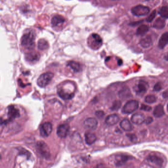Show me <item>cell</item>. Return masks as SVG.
<instances>
[{
	"label": "cell",
	"instance_id": "cell-1",
	"mask_svg": "<svg viewBox=\"0 0 168 168\" xmlns=\"http://www.w3.org/2000/svg\"><path fill=\"white\" fill-rule=\"evenodd\" d=\"M35 36L32 32L25 33L21 38V44L28 49H32L35 46Z\"/></svg>",
	"mask_w": 168,
	"mask_h": 168
},
{
	"label": "cell",
	"instance_id": "cell-2",
	"mask_svg": "<svg viewBox=\"0 0 168 168\" xmlns=\"http://www.w3.org/2000/svg\"><path fill=\"white\" fill-rule=\"evenodd\" d=\"M54 77V74L52 72H46L41 74L38 78L37 85L40 87H45L50 83Z\"/></svg>",
	"mask_w": 168,
	"mask_h": 168
},
{
	"label": "cell",
	"instance_id": "cell-3",
	"mask_svg": "<svg viewBox=\"0 0 168 168\" xmlns=\"http://www.w3.org/2000/svg\"><path fill=\"white\" fill-rule=\"evenodd\" d=\"M20 116V112L18 109L14 105H10L8 108V119L5 121H1V123H7L9 122L13 121L16 118Z\"/></svg>",
	"mask_w": 168,
	"mask_h": 168
},
{
	"label": "cell",
	"instance_id": "cell-4",
	"mask_svg": "<svg viewBox=\"0 0 168 168\" xmlns=\"http://www.w3.org/2000/svg\"><path fill=\"white\" fill-rule=\"evenodd\" d=\"M36 148L39 154L43 157L48 159L50 157V151L47 144L45 142L39 141L36 144Z\"/></svg>",
	"mask_w": 168,
	"mask_h": 168
},
{
	"label": "cell",
	"instance_id": "cell-5",
	"mask_svg": "<svg viewBox=\"0 0 168 168\" xmlns=\"http://www.w3.org/2000/svg\"><path fill=\"white\" fill-rule=\"evenodd\" d=\"M139 102L135 100L128 101L126 103L122 108V112L125 114H131L138 108Z\"/></svg>",
	"mask_w": 168,
	"mask_h": 168
},
{
	"label": "cell",
	"instance_id": "cell-6",
	"mask_svg": "<svg viewBox=\"0 0 168 168\" xmlns=\"http://www.w3.org/2000/svg\"><path fill=\"white\" fill-rule=\"evenodd\" d=\"M150 11V8L148 7L143 5H136L131 9L133 14L137 16H145L148 14Z\"/></svg>",
	"mask_w": 168,
	"mask_h": 168
},
{
	"label": "cell",
	"instance_id": "cell-7",
	"mask_svg": "<svg viewBox=\"0 0 168 168\" xmlns=\"http://www.w3.org/2000/svg\"><path fill=\"white\" fill-rule=\"evenodd\" d=\"M53 127L52 125L49 122L43 123L40 127V135L43 138H46L52 133Z\"/></svg>",
	"mask_w": 168,
	"mask_h": 168
},
{
	"label": "cell",
	"instance_id": "cell-8",
	"mask_svg": "<svg viewBox=\"0 0 168 168\" xmlns=\"http://www.w3.org/2000/svg\"><path fill=\"white\" fill-rule=\"evenodd\" d=\"M70 129L68 124H62L59 126L57 130V134L60 138H65L68 136Z\"/></svg>",
	"mask_w": 168,
	"mask_h": 168
},
{
	"label": "cell",
	"instance_id": "cell-9",
	"mask_svg": "<svg viewBox=\"0 0 168 168\" xmlns=\"http://www.w3.org/2000/svg\"><path fill=\"white\" fill-rule=\"evenodd\" d=\"M147 161L151 164H154L155 165L161 166L163 164V159L162 158L157 155L156 154H151L147 158Z\"/></svg>",
	"mask_w": 168,
	"mask_h": 168
},
{
	"label": "cell",
	"instance_id": "cell-10",
	"mask_svg": "<svg viewBox=\"0 0 168 168\" xmlns=\"http://www.w3.org/2000/svg\"><path fill=\"white\" fill-rule=\"evenodd\" d=\"M84 125L87 128L90 130H95L98 125V122L94 118H89L87 119L84 122Z\"/></svg>",
	"mask_w": 168,
	"mask_h": 168
},
{
	"label": "cell",
	"instance_id": "cell-11",
	"mask_svg": "<svg viewBox=\"0 0 168 168\" xmlns=\"http://www.w3.org/2000/svg\"><path fill=\"white\" fill-rule=\"evenodd\" d=\"M145 117L141 113H137L134 114L131 118V122L135 125H141L145 122Z\"/></svg>",
	"mask_w": 168,
	"mask_h": 168
},
{
	"label": "cell",
	"instance_id": "cell-12",
	"mask_svg": "<svg viewBox=\"0 0 168 168\" xmlns=\"http://www.w3.org/2000/svg\"><path fill=\"white\" fill-rule=\"evenodd\" d=\"M119 118L116 114L110 115L106 118L105 123L108 125L113 126L116 125L119 122Z\"/></svg>",
	"mask_w": 168,
	"mask_h": 168
},
{
	"label": "cell",
	"instance_id": "cell-13",
	"mask_svg": "<svg viewBox=\"0 0 168 168\" xmlns=\"http://www.w3.org/2000/svg\"><path fill=\"white\" fill-rule=\"evenodd\" d=\"M85 142L88 145H91L97 140V136L95 134L90 132L86 133L85 135Z\"/></svg>",
	"mask_w": 168,
	"mask_h": 168
},
{
	"label": "cell",
	"instance_id": "cell-14",
	"mask_svg": "<svg viewBox=\"0 0 168 168\" xmlns=\"http://www.w3.org/2000/svg\"><path fill=\"white\" fill-rule=\"evenodd\" d=\"M152 38L151 36H147L146 37H144L140 41V44L142 47L144 48L150 47L152 45Z\"/></svg>",
	"mask_w": 168,
	"mask_h": 168
},
{
	"label": "cell",
	"instance_id": "cell-15",
	"mask_svg": "<svg viewBox=\"0 0 168 168\" xmlns=\"http://www.w3.org/2000/svg\"><path fill=\"white\" fill-rule=\"evenodd\" d=\"M120 126L123 130L130 131L132 130L133 126L128 119H124L120 123Z\"/></svg>",
	"mask_w": 168,
	"mask_h": 168
},
{
	"label": "cell",
	"instance_id": "cell-16",
	"mask_svg": "<svg viewBox=\"0 0 168 168\" xmlns=\"http://www.w3.org/2000/svg\"><path fill=\"white\" fill-rule=\"evenodd\" d=\"M59 97L64 100H70L74 97V94L66 92L62 89H60L58 91Z\"/></svg>",
	"mask_w": 168,
	"mask_h": 168
},
{
	"label": "cell",
	"instance_id": "cell-17",
	"mask_svg": "<svg viewBox=\"0 0 168 168\" xmlns=\"http://www.w3.org/2000/svg\"><path fill=\"white\" fill-rule=\"evenodd\" d=\"M168 43V32H166L162 35L159 40L158 46L160 49H163Z\"/></svg>",
	"mask_w": 168,
	"mask_h": 168
},
{
	"label": "cell",
	"instance_id": "cell-18",
	"mask_svg": "<svg viewBox=\"0 0 168 168\" xmlns=\"http://www.w3.org/2000/svg\"><path fill=\"white\" fill-rule=\"evenodd\" d=\"M26 59L30 62H34L39 61L40 55L36 52H30L27 53L25 56Z\"/></svg>",
	"mask_w": 168,
	"mask_h": 168
},
{
	"label": "cell",
	"instance_id": "cell-19",
	"mask_svg": "<svg viewBox=\"0 0 168 168\" xmlns=\"http://www.w3.org/2000/svg\"><path fill=\"white\" fill-rule=\"evenodd\" d=\"M165 114L164 107L162 105H158L154 108V115L156 118H160L163 116Z\"/></svg>",
	"mask_w": 168,
	"mask_h": 168
},
{
	"label": "cell",
	"instance_id": "cell-20",
	"mask_svg": "<svg viewBox=\"0 0 168 168\" xmlns=\"http://www.w3.org/2000/svg\"><path fill=\"white\" fill-rule=\"evenodd\" d=\"M68 66L71 68L75 72L81 71L82 70V67L79 63L75 62V61H70L68 62Z\"/></svg>",
	"mask_w": 168,
	"mask_h": 168
},
{
	"label": "cell",
	"instance_id": "cell-21",
	"mask_svg": "<svg viewBox=\"0 0 168 168\" xmlns=\"http://www.w3.org/2000/svg\"><path fill=\"white\" fill-rule=\"evenodd\" d=\"M65 21V18L62 16L61 15H56L54 16L52 18L51 23L53 26H57L60 24H62Z\"/></svg>",
	"mask_w": 168,
	"mask_h": 168
},
{
	"label": "cell",
	"instance_id": "cell-22",
	"mask_svg": "<svg viewBox=\"0 0 168 168\" xmlns=\"http://www.w3.org/2000/svg\"><path fill=\"white\" fill-rule=\"evenodd\" d=\"M129 159V156L125 155H118L116 158V164L118 166H122L125 164Z\"/></svg>",
	"mask_w": 168,
	"mask_h": 168
},
{
	"label": "cell",
	"instance_id": "cell-23",
	"mask_svg": "<svg viewBox=\"0 0 168 168\" xmlns=\"http://www.w3.org/2000/svg\"><path fill=\"white\" fill-rule=\"evenodd\" d=\"M165 26V21L163 19L159 18L155 20L153 24L154 28L157 29H162L164 28Z\"/></svg>",
	"mask_w": 168,
	"mask_h": 168
},
{
	"label": "cell",
	"instance_id": "cell-24",
	"mask_svg": "<svg viewBox=\"0 0 168 168\" xmlns=\"http://www.w3.org/2000/svg\"><path fill=\"white\" fill-rule=\"evenodd\" d=\"M147 90V87L145 82L144 81H140L139 82V84L137 86V93L139 94H144L146 93Z\"/></svg>",
	"mask_w": 168,
	"mask_h": 168
},
{
	"label": "cell",
	"instance_id": "cell-25",
	"mask_svg": "<svg viewBox=\"0 0 168 168\" xmlns=\"http://www.w3.org/2000/svg\"><path fill=\"white\" fill-rule=\"evenodd\" d=\"M37 46L38 48L40 50H45L49 48V43L47 41L44 39H40L38 41Z\"/></svg>",
	"mask_w": 168,
	"mask_h": 168
},
{
	"label": "cell",
	"instance_id": "cell-26",
	"mask_svg": "<svg viewBox=\"0 0 168 168\" xmlns=\"http://www.w3.org/2000/svg\"><path fill=\"white\" fill-rule=\"evenodd\" d=\"M149 28L146 25H142L139 27V28L137 30V35L138 36H143L146 34L147 32H148Z\"/></svg>",
	"mask_w": 168,
	"mask_h": 168
},
{
	"label": "cell",
	"instance_id": "cell-27",
	"mask_svg": "<svg viewBox=\"0 0 168 168\" xmlns=\"http://www.w3.org/2000/svg\"><path fill=\"white\" fill-rule=\"evenodd\" d=\"M131 95L130 91L128 88L122 89L119 93V97L122 99L129 98L131 97Z\"/></svg>",
	"mask_w": 168,
	"mask_h": 168
},
{
	"label": "cell",
	"instance_id": "cell-28",
	"mask_svg": "<svg viewBox=\"0 0 168 168\" xmlns=\"http://www.w3.org/2000/svg\"><path fill=\"white\" fill-rule=\"evenodd\" d=\"M159 14L161 17L165 18H168V7H163L160 9Z\"/></svg>",
	"mask_w": 168,
	"mask_h": 168
},
{
	"label": "cell",
	"instance_id": "cell-29",
	"mask_svg": "<svg viewBox=\"0 0 168 168\" xmlns=\"http://www.w3.org/2000/svg\"><path fill=\"white\" fill-rule=\"evenodd\" d=\"M156 100L157 98L155 95H147L145 98V102L148 104L154 103L156 102Z\"/></svg>",
	"mask_w": 168,
	"mask_h": 168
},
{
	"label": "cell",
	"instance_id": "cell-30",
	"mask_svg": "<svg viewBox=\"0 0 168 168\" xmlns=\"http://www.w3.org/2000/svg\"><path fill=\"white\" fill-rule=\"evenodd\" d=\"M122 106V102L120 100H116L113 102L111 107L112 111H116L119 109Z\"/></svg>",
	"mask_w": 168,
	"mask_h": 168
},
{
	"label": "cell",
	"instance_id": "cell-31",
	"mask_svg": "<svg viewBox=\"0 0 168 168\" xmlns=\"http://www.w3.org/2000/svg\"><path fill=\"white\" fill-rule=\"evenodd\" d=\"M91 36L93 37V40H94V42L96 43L97 45H101L102 43V39L100 36L97 33H93L91 35Z\"/></svg>",
	"mask_w": 168,
	"mask_h": 168
},
{
	"label": "cell",
	"instance_id": "cell-32",
	"mask_svg": "<svg viewBox=\"0 0 168 168\" xmlns=\"http://www.w3.org/2000/svg\"><path fill=\"white\" fill-rule=\"evenodd\" d=\"M155 15H156V11H152L151 14H150V15L147 17V22H152L154 20V18H155Z\"/></svg>",
	"mask_w": 168,
	"mask_h": 168
},
{
	"label": "cell",
	"instance_id": "cell-33",
	"mask_svg": "<svg viewBox=\"0 0 168 168\" xmlns=\"http://www.w3.org/2000/svg\"><path fill=\"white\" fill-rule=\"evenodd\" d=\"M95 114L96 116L99 119H102L105 116L104 112L102 111H97L95 112Z\"/></svg>",
	"mask_w": 168,
	"mask_h": 168
},
{
	"label": "cell",
	"instance_id": "cell-34",
	"mask_svg": "<svg viewBox=\"0 0 168 168\" xmlns=\"http://www.w3.org/2000/svg\"><path fill=\"white\" fill-rule=\"evenodd\" d=\"M152 109L150 106H147V105L142 104L141 107V110L149 112Z\"/></svg>",
	"mask_w": 168,
	"mask_h": 168
},
{
	"label": "cell",
	"instance_id": "cell-35",
	"mask_svg": "<svg viewBox=\"0 0 168 168\" xmlns=\"http://www.w3.org/2000/svg\"><path fill=\"white\" fill-rule=\"evenodd\" d=\"M162 90L161 84L160 83H157L154 87V90L156 91H159Z\"/></svg>",
	"mask_w": 168,
	"mask_h": 168
},
{
	"label": "cell",
	"instance_id": "cell-36",
	"mask_svg": "<svg viewBox=\"0 0 168 168\" xmlns=\"http://www.w3.org/2000/svg\"><path fill=\"white\" fill-rule=\"evenodd\" d=\"M152 122H153V119L151 117H148V118H147V119H145V122L147 125L150 124Z\"/></svg>",
	"mask_w": 168,
	"mask_h": 168
},
{
	"label": "cell",
	"instance_id": "cell-37",
	"mask_svg": "<svg viewBox=\"0 0 168 168\" xmlns=\"http://www.w3.org/2000/svg\"><path fill=\"white\" fill-rule=\"evenodd\" d=\"M94 168H107L106 165H105L103 164H99L95 166Z\"/></svg>",
	"mask_w": 168,
	"mask_h": 168
},
{
	"label": "cell",
	"instance_id": "cell-38",
	"mask_svg": "<svg viewBox=\"0 0 168 168\" xmlns=\"http://www.w3.org/2000/svg\"><path fill=\"white\" fill-rule=\"evenodd\" d=\"M128 135V136L130 137V139L132 141H134V140H135V139H136V137L134 135H133V134H129V135Z\"/></svg>",
	"mask_w": 168,
	"mask_h": 168
},
{
	"label": "cell",
	"instance_id": "cell-39",
	"mask_svg": "<svg viewBox=\"0 0 168 168\" xmlns=\"http://www.w3.org/2000/svg\"><path fill=\"white\" fill-rule=\"evenodd\" d=\"M163 98H167L168 97V91H164L163 93Z\"/></svg>",
	"mask_w": 168,
	"mask_h": 168
},
{
	"label": "cell",
	"instance_id": "cell-40",
	"mask_svg": "<svg viewBox=\"0 0 168 168\" xmlns=\"http://www.w3.org/2000/svg\"><path fill=\"white\" fill-rule=\"evenodd\" d=\"M164 59H165L166 60L168 61V53H167V54L166 55L165 57H164Z\"/></svg>",
	"mask_w": 168,
	"mask_h": 168
},
{
	"label": "cell",
	"instance_id": "cell-41",
	"mask_svg": "<svg viewBox=\"0 0 168 168\" xmlns=\"http://www.w3.org/2000/svg\"><path fill=\"white\" fill-rule=\"evenodd\" d=\"M111 1H118V0H111Z\"/></svg>",
	"mask_w": 168,
	"mask_h": 168
},
{
	"label": "cell",
	"instance_id": "cell-42",
	"mask_svg": "<svg viewBox=\"0 0 168 168\" xmlns=\"http://www.w3.org/2000/svg\"><path fill=\"white\" fill-rule=\"evenodd\" d=\"M167 110H168V105H167Z\"/></svg>",
	"mask_w": 168,
	"mask_h": 168
},
{
	"label": "cell",
	"instance_id": "cell-43",
	"mask_svg": "<svg viewBox=\"0 0 168 168\" xmlns=\"http://www.w3.org/2000/svg\"><path fill=\"white\" fill-rule=\"evenodd\" d=\"M146 1H150V0H146Z\"/></svg>",
	"mask_w": 168,
	"mask_h": 168
},
{
	"label": "cell",
	"instance_id": "cell-44",
	"mask_svg": "<svg viewBox=\"0 0 168 168\" xmlns=\"http://www.w3.org/2000/svg\"><path fill=\"white\" fill-rule=\"evenodd\" d=\"M0 159H1V155H0Z\"/></svg>",
	"mask_w": 168,
	"mask_h": 168
}]
</instances>
